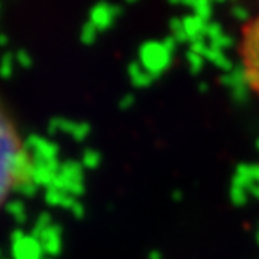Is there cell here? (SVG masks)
<instances>
[{"mask_svg": "<svg viewBox=\"0 0 259 259\" xmlns=\"http://www.w3.org/2000/svg\"><path fill=\"white\" fill-rule=\"evenodd\" d=\"M27 175V153L15 124L0 105V207Z\"/></svg>", "mask_w": 259, "mask_h": 259, "instance_id": "cell-1", "label": "cell"}, {"mask_svg": "<svg viewBox=\"0 0 259 259\" xmlns=\"http://www.w3.org/2000/svg\"><path fill=\"white\" fill-rule=\"evenodd\" d=\"M238 54L243 77L259 99V9L241 27Z\"/></svg>", "mask_w": 259, "mask_h": 259, "instance_id": "cell-2", "label": "cell"}]
</instances>
